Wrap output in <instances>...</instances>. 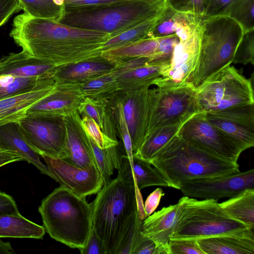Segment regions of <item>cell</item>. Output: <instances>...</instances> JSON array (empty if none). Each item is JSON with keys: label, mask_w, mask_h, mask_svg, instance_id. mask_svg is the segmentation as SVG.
Segmentation results:
<instances>
[{"label": "cell", "mask_w": 254, "mask_h": 254, "mask_svg": "<svg viewBox=\"0 0 254 254\" xmlns=\"http://www.w3.org/2000/svg\"><path fill=\"white\" fill-rule=\"evenodd\" d=\"M9 35L22 51L58 66L101 56L102 45L111 37L25 12L14 17Z\"/></svg>", "instance_id": "1"}, {"label": "cell", "mask_w": 254, "mask_h": 254, "mask_svg": "<svg viewBox=\"0 0 254 254\" xmlns=\"http://www.w3.org/2000/svg\"><path fill=\"white\" fill-rule=\"evenodd\" d=\"M91 205L92 228L106 254H129L142 221L138 214L134 186L118 175L103 186Z\"/></svg>", "instance_id": "2"}, {"label": "cell", "mask_w": 254, "mask_h": 254, "mask_svg": "<svg viewBox=\"0 0 254 254\" xmlns=\"http://www.w3.org/2000/svg\"><path fill=\"white\" fill-rule=\"evenodd\" d=\"M168 182L180 190L184 182L193 179L226 176L240 172L238 163L203 151L177 134L148 161Z\"/></svg>", "instance_id": "3"}, {"label": "cell", "mask_w": 254, "mask_h": 254, "mask_svg": "<svg viewBox=\"0 0 254 254\" xmlns=\"http://www.w3.org/2000/svg\"><path fill=\"white\" fill-rule=\"evenodd\" d=\"M45 232L72 249H83L92 229V210L85 197L60 186L44 198L39 207Z\"/></svg>", "instance_id": "4"}, {"label": "cell", "mask_w": 254, "mask_h": 254, "mask_svg": "<svg viewBox=\"0 0 254 254\" xmlns=\"http://www.w3.org/2000/svg\"><path fill=\"white\" fill-rule=\"evenodd\" d=\"M166 8L165 0H137L109 5L64 9L58 21L77 28L107 33L112 37L160 15Z\"/></svg>", "instance_id": "5"}, {"label": "cell", "mask_w": 254, "mask_h": 254, "mask_svg": "<svg viewBox=\"0 0 254 254\" xmlns=\"http://www.w3.org/2000/svg\"><path fill=\"white\" fill-rule=\"evenodd\" d=\"M244 33L236 21L226 15L203 18L198 62L190 81L195 88L234 60Z\"/></svg>", "instance_id": "6"}, {"label": "cell", "mask_w": 254, "mask_h": 254, "mask_svg": "<svg viewBox=\"0 0 254 254\" xmlns=\"http://www.w3.org/2000/svg\"><path fill=\"white\" fill-rule=\"evenodd\" d=\"M180 199L181 211L171 239H199L250 228L229 216L217 200H197L187 196Z\"/></svg>", "instance_id": "7"}, {"label": "cell", "mask_w": 254, "mask_h": 254, "mask_svg": "<svg viewBox=\"0 0 254 254\" xmlns=\"http://www.w3.org/2000/svg\"><path fill=\"white\" fill-rule=\"evenodd\" d=\"M252 81L227 65L196 87L198 112L217 113L254 104Z\"/></svg>", "instance_id": "8"}, {"label": "cell", "mask_w": 254, "mask_h": 254, "mask_svg": "<svg viewBox=\"0 0 254 254\" xmlns=\"http://www.w3.org/2000/svg\"><path fill=\"white\" fill-rule=\"evenodd\" d=\"M156 86L148 90L146 135L159 127L183 125L198 113L196 88L190 82Z\"/></svg>", "instance_id": "9"}, {"label": "cell", "mask_w": 254, "mask_h": 254, "mask_svg": "<svg viewBox=\"0 0 254 254\" xmlns=\"http://www.w3.org/2000/svg\"><path fill=\"white\" fill-rule=\"evenodd\" d=\"M17 122L24 138L40 156L67 158L64 117L25 115Z\"/></svg>", "instance_id": "10"}, {"label": "cell", "mask_w": 254, "mask_h": 254, "mask_svg": "<svg viewBox=\"0 0 254 254\" xmlns=\"http://www.w3.org/2000/svg\"><path fill=\"white\" fill-rule=\"evenodd\" d=\"M177 134L203 151L233 162L237 163L243 152L230 137L210 123L204 113L192 116L182 125Z\"/></svg>", "instance_id": "11"}, {"label": "cell", "mask_w": 254, "mask_h": 254, "mask_svg": "<svg viewBox=\"0 0 254 254\" xmlns=\"http://www.w3.org/2000/svg\"><path fill=\"white\" fill-rule=\"evenodd\" d=\"M253 169L215 177L193 179L181 185L184 196L201 199L231 197L248 189H254Z\"/></svg>", "instance_id": "12"}, {"label": "cell", "mask_w": 254, "mask_h": 254, "mask_svg": "<svg viewBox=\"0 0 254 254\" xmlns=\"http://www.w3.org/2000/svg\"><path fill=\"white\" fill-rule=\"evenodd\" d=\"M45 160L53 179L74 194L81 197L98 193L104 185L97 167L83 168L61 158L46 156Z\"/></svg>", "instance_id": "13"}, {"label": "cell", "mask_w": 254, "mask_h": 254, "mask_svg": "<svg viewBox=\"0 0 254 254\" xmlns=\"http://www.w3.org/2000/svg\"><path fill=\"white\" fill-rule=\"evenodd\" d=\"M201 20L189 38L179 39L174 49L168 68L160 77L154 80L153 85H175L190 82L199 56Z\"/></svg>", "instance_id": "14"}, {"label": "cell", "mask_w": 254, "mask_h": 254, "mask_svg": "<svg viewBox=\"0 0 254 254\" xmlns=\"http://www.w3.org/2000/svg\"><path fill=\"white\" fill-rule=\"evenodd\" d=\"M204 115L210 123L230 137L243 151L254 146V104Z\"/></svg>", "instance_id": "15"}, {"label": "cell", "mask_w": 254, "mask_h": 254, "mask_svg": "<svg viewBox=\"0 0 254 254\" xmlns=\"http://www.w3.org/2000/svg\"><path fill=\"white\" fill-rule=\"evenodd\" d=\"M149 87L147 85L132 90H120L117 95L123 106L133 154L142 144L147 131Z\"/></svg>", "instance_id": "16"}, {"label": "cell", "mask_w": 254, "mask_h": 254, "mask_svg": "<svg viewBox=\"0 0 254 254\" xmlns=\"http://www.w3.org/2000/svg\"><path fill=\"white\" fill-rule=\"evenodd\" d=\"M84 98L79 84L56 82L52 92L30 107L26 115L64 117L77 111Z\"/></svg>", "instance_id": "17"}, {"label": "cell", "mask_w": 254, "mask_h": 254, "mask_svg": "<svg viewBox=\"0 0 254 254\" xmlns=\"http://www.w3.org/2000/svg\"><path fill=\"white\" fill-rule=\"evenodd\" d=\"M66 129L65 159L81 167H98L88 135L81 124L77 111L64 117Z\"/></svg>", "instance_id": "18"}, {"label": "cell", "mask_w": 254, "mask_h": 254, "mask_svg": "<svg viewBox=\"0 0 254 254\" xmlns=\"http://www.w3.org/2000/svg\"><path fill=\"white\" fill-rule=\"evenodd\" d=\"M182 207V201L164 207L143 220L141 232L156 244L159 254H168L171 235L176 226Z\"/></svg>", "instance_id": "19"}, {"label": "cell", "mask_w": 254, "mask_h": 254, "mask_svg": "<svg viewBox=\"0 0 254 254\" xmlns=\"http://www.w3.org/2000/svg\"><path fill=\"white\" fill-rule=\"evenodd\" d=\"M58 65L22 50L0 59V78L15 76L43 78L53 77Z\"/></svg>", "instance_id": "20"}, {"label": "cell", "mask_w": 254, "mask_h": 254, "mask_svg": "<svg viewBox=\"0 0 254 254\" xmlns=\"http://www.w3.org/2000/svg\"><path fill=\"white\" fill-rule=\"evenodd\" d=\"M116 63L102 56L58 65L53 77L57 83L82 84L111 72Z\"/></svg>", "instance_id": "21"}, {"label": "cell", "mask_w": 254, "mask_h": 254, "mask_svg": "<svg viewBox=\"0 0 254 254\" xmlns=\"http://www.w3.org/2000/svg\"><path fill=\"white\" fill-rule=\"evenodd\" d=\"M56 84L53 77H49L29 92L0 99V126L24 116L30 107L52 92Z\"/></svg>", "instance_id": "22"}, {"label": "cell", "mask_w": 254, "mask_h": 254, "mask_svg": "<svg viewBox=\"0 0 254 254\" xmlns=\"http://www.w3.org/2000/svg\"><path fill=\"white\" fill-rule=\"evenodd\" d=\"M205 254H253L254 229L197 239Z\"/></svg>", "instance_id": "23"}, {"label": "cell", "mask_w": 254, "mask_h": 254, "mask_svg": "<svg viewBox=\"0 0 254 254\" xmlns=\"http://www.w3.org/2000/svg\"><path fill=\"white\" fill-rule=\"evenodd\" d=\"M0 149L19 156L22 160L33 164L42 174L53 179L47 166L40 161L39 155L30 147L24 138L17 122L0 126Z\"/></svg>", "instance_id": "24"}, {"label": "cell", "mask_w": 254, "mask_h": 254, "mask_svg": "<svg viewBox=\"0 0 254 254\" xmlns=\"http://www.w3.org/2000/svg\"><path fill=\"white\" fill-rule=\"evenodd\" d=\"M128 170L132 176L135 184V191L138 216L141 220L145 218L144 203L140 190L148 187L158 186L170 187L165 177L148 161L133 156L131 161L126 159Z\"/></svg>", "instance_id": "25"}, {"label": "cell", "mask_w": 254, "mask_h": 254, "mask_svg": "<svg viewBox=\"0 0 254 254\" xmlns=\"http://www.w3.org/2000/svg\"><path fill=\"white\" fill-rule=\"evenodd\" d=\"M101 56L117 63L125 59L134 57L151 58L150 64H159L169 63L161 57L159 37H147L120 47L103 51Z\"/></svg>", "instance_id": "26"}, {"label": "cell", "mask_w": 254, "mask_h": 254, "mask_svg": "<svg viewBox=\"0 0 254 254\" xmlns=\"http://www.w3.org/2000/svg\"><path fill=\"white\" fill-rule=\"evenodd\" d=\"M77 112L81 117H87L95 121L101 131L111 139L118 141L114 117L110 100H97L85 97Z\"/></svg>", "instance_id": "27"}, {"label": "cell", "mask_w": 254, "mask_h": 254, "mask_svg": "<svg viewBox=\"0 0 254 254\" xmlns=\"http://www.w3.org/2000/svg\"><path fill=\"white\" fill-rule=\"evenodd\" d=\"M45 233L43 226L17 215L0 214V238L41 239Z\"/></svg>", "instance_id": "28"}, {"label": "cell", "mask_w": 254, "mask_h": 254, "mask_svg": "<svg viewBox=\"0 0 254 254\" xmlns=\"http://www.w3.org/2000/svg\"><path fill=\"white\" fill-rule=\"evenodd\" d=\"M173 11L166 7V9L160 15L149 18L116 36L111 37L102 45V52L148 37L149 33Z\"/></svg>", "instance_id": "29"}, {"label": "cell", "mask_w": 254, "mask_h": 254, "mask_svg": "<svg viewBox=\"0 0 254 254\" xmlns=\"http://www.w3.org/2000/svg\"><path fill=\"white\" fill-rule=\"evenodd\" d=\"M220 204L231 218L254 229V189H246Z\"/></svg>", "instance_id": "30"}, {"label": "cell", "mask_w": 254, "mask_h": 254, "mask_svg": "<svg viewBox=\"0 0 254 254\" xmlns=\"http://www.w3.org/2000/svg\"><path fill=\"white\" fill-rule=\"evenodd\" d=\"M169 64H148L117 76L120 90H132L147 85L150 86L153 84L154 80L160 77Z\"/></svg>", "instance_id": "31"}, {"label": "cell", "mask_w": 254, "mask_h": 254, "mask_svg": "<svg viewBox=\"0 0 254 254\" xmlns=\"http://www.w3.org/2000/svg\"><path fill=\"white\" fill-rule=\"evenodd\" d=\"M182 125L157 127L145 135L137 153L133 155L149 161L154 155L178 133Z\"/></svg>", "instance_id": "32"}, {"label": "cell", "mask_w": 254, "mask_h": 254, "mask_svg": "<svg viewBox=\"0 0 254 254\" xmlns=\"http://www.w3.org/2000/svg\"><path fill=\"white\" fill-rule=\"evenodd\" d=\"M79 85L84 98L97 100L110 99L120 90L117 78L111 72Z\"/></svg>", "instance_id": "33"}, {"label": "cell", "mask_w": 254, "mask_h": 254, "mask_svg": "<svg viewBox=\"0 0 254 254\" xmlns=\"http://www.w3.org/2000/svg\"><path fill=\"white\" fill-rule=\"evenodd\" d=\"M88 137L98 168L104 180V185H107L112 180L111 176L114 170H118L120 167L123 154L120 151L119 144L101 149L89 135Z\"/></svg>", "instance_id": "34"}, {"label": "cell", "mask_w": 254, "mask_h": 254, "mask_svg": "<svg viewBox=\"0 0 254 254\" xmlns=\"http://www.w3.org/2000/svg\"><path fill=\"white\" fill-rule=\"evenodd\" d=\"M24 12L37 18L58 21L64 6L56 5L53 0H19Z\"/></svg>", "instance_id": "35"}, {"label": "cell", "mask_w": 254, "mask_h": 254, "mask_svg": "<svg viewBox=\"0 0 254 254\" xmlns=\"http://www.w3.org/2000/svg\"><path fill=\"white\" fill-rule=\"evenodd\" d=\"M7 77L8 80L5 81L0 78V99L29 92L34 89L45 79L49 78Z\"/></svg>", "instance_id": "36"}, {"label": "cell", "mask_w": 254, "mask_h": 254, "mask_svg": "<svg viewBox=\"0 0 254 254\" xmlns=\"http://www.w3.org/2000/svg\"><path fill=\"white\" fill-rule=\"evenodd\" d=\"M226 15L236 21L244 31L254 29V0H237L230 7Z\"/></svg>", "instance_id": "37"}, {"label": "cell", "mask_w": 254, "mask_h": 254, "mask_svg": "<svg viewBox=\"0 0 254 254\" xmlns=\"http://www.w3.org/2000/svg\"><path fill=\"white\" fill-rule=\"evenodd\" d=\"M233 63L254 64V29L244 32L237 48Z\"/></svg>", "instance_id": "38"}, {"label": "cell", "mask_w": 254, "mask_h": 254, "mask_svg": "<svg viewBox=\"0 0 254 254\" xmlns=\"http://www.w3.org/2000/svg\"><path fill=\"white\" fill-rule=\"evenodd\" d=\"M165 5L176 12L203 18L204 0H165Z\"/></svg>", "instance_id": "39"}, {"label": "cell", "mask_w": 254, "mask_h": 254, "mask_svg": "<svg viewBox=\"0 0 254 254\" xmlns=\"http://www.w3.org/2000/svg\"><path fill=\"white\" fill-rule=\"evenodd\" d=\"M81 122L87 134L100 148L104 149L119 144L118 141H115L105 135L92 119L84 116L81 117Z\"/></svg>", "instance_id": "40"}, {"label": "cell", "mask_w": 254, "mask_h": 254, "mask_svg": "<svg viewBox=\"0 0 254 254\" xmlns=\"http://www.w3.org/2000/svg\"><path fill=\"white\" fill-rule=\"evenodd\" d=\"M168 254H205L197 239H171L168 244Z\"/></svg>", "instance_id": "41"}, {"label": "cell", "mask_w": 254, "mask_h": 254, "mask_svg": "<svg viewBox=\"0 0 254 254\" xmlns=\"http://www.w3.org/2000/svg\"><path fill=\"white\" fill-rule=\"evenodd\" d=\"M129 254H159L155 243L143 234L141 227L137 231L133 239Z\"/></svg>", "instance_id": "42"}, {"label": "cell", "mask_w": 254, "mask_h": 254, "mask_svg": "<svg viewBox=\"0 0 254 254\" xmlns=\"http://www.w3.org/2000/svg\"><path fill=\"white\" fill-rule=\"evenodd\" d=\"M237 0H204L203 18L226 15L231 5Z\"/></svg>", "instance_id": "43"}, {"label": "cell", "mask_w": 254, "mask_h": 254, "mask_svg": "<svg viewBox=\"0 0 254 254\" xmlns=\"http://www.w3.org/2000/svg\"><path fill=\"white\" fill-rule=\"evenodd\" d=\"M151 58L134 57L121 61L116 64L111 72L116 76L130 70L150 64Z\"/></svg>", "instance_id": "44"}, {"label": "cell", "mask_w": 254, "mask_h": 254, "mask_svg": "<svg viewBox=\"0 0 254 254\" xmlns=\"http://www.w3.org/2000/svg\"><path fill=\"white\" fill-rule=\"evenodd\" d=\"M137 0H77L64 3V9L109 5Z\"/></svg>", "instance_id": "45"}, {"label": "cell", "mask_w": 254, "mask_h": 254, "mask_svg": "<svg viewBox=\"0 0 254 254\" xmlns=\"http://www.w3.org/2000/svg\"><path fill=\"white\" fill-rule=\"evenodd\" d=\"M173 12L160 22L149 33L148 37H161L175 34V19Z\"/></svg>", "instance_id": "46"}, {"label": "cell", "mask_w": 254, "mask_h": 254, "mask_svg": "<svg viewBox=\"0 0 254 254\" xmlns=\"http://www.w3.org/2000/svg\"><path fill=\"white\" fill-rule=\"evenodd\" d=\"M20 10L22 7L19 0H0V27Z\"/></svg>", "instance_id": "47"}, {"label": "cell", "mask_w": 254, "mask_h": 254, "mask_svg": "<svg viewBox=\"0 0 254 254\" xmlns=\"http://www.w3.org/2000/svg\"><path fill=\"white\" fill-rule=\"evenodd\" d=\"M79 251L82 254H106L103 244L93 228L86 245Z\"/></svg>", "instance_id": "48"}, {"label": "cell", "mask_w": 254, "mask_h": 254, "mask_svg": "<svg viewBox=\"0 0 254 254\" xmlns=\"http://www.w3.org/2000/svg\"><path fill=\"white\" fill-rule=\"evenodd\" d=\"M165 195L161 188L156 189L147 197L144 204V209L146 217L150 215L158 207L161 198Z\"/></svg>", "instance_id": "49"}, {"label": "cell", "mask_w": 254, "mask_h": 254, "mask_svg": "<svg viewBox=\"0 0 254 254\" xmlns=\"http://www.w3.org/2000/svg\"><path fill=\"white\" fill-rule=\"evenodd\" d=\"M18 211L15 201L9 195L0 191V214L17 215Z\"/></svg>", "instance_id": "50"}, {"label": "cell", "mask_w": 254, "mask_h": 254, "mask_svg": "<svg viewBox=\"0 0 254 254\" xmlns=\"http://www.w3.org/2000/svg\"><path fill=\"white\" fill-rule=\"evenodd\" d=\"M22 160L19 156L10 152L0 149V167L7 164Z\"/></svg>", "instance_id": "51"}, {"label": "cell", "mask_w": 254, "mask_h": 254, "mask_svg": "<svg viewBox=\"0 0 254 254\" xmlns=\"http://www.w3.org/2000/svg\"><path fill=\"white\" fill-rule=\"evenodd\" d=\"M15 251L12 248L10 243L4 242L0 239V254H13Z\"/></svg>", "instance_id": "52"}, {"label": "cell", "mask_w": 254, "mask_h": 254, "mask_svg": "<svg viewBox=\"0 0 254 254\" xmlns=\"http://www.w3.org/2000/svg\"><path fill=\"white\" fill-rule=\"evenodd\" d=\"M53 2L57 6H64L65 0H53Z\"/></svg>", "instance_id": "53"}, {"label": "cell", "mask_w": 254, "mask_h": 254, "mask_svg": "<svg viewBox=\"0 0 254 254\" xmlns=\"http://www.w3.org/2000/svg\"><path fill=\"white\" fill-rule=\"evenodd\" d=\"M75 0H65V3H67V2H71V1H75Z\"/></svg>", "instance_id": "54"}]
</instances>
